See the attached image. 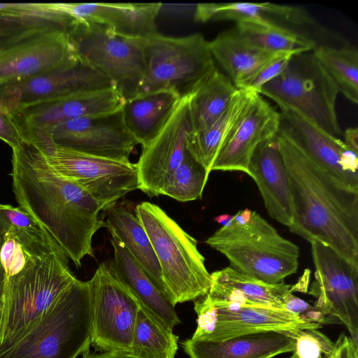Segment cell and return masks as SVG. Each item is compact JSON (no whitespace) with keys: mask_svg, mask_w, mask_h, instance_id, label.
I'll return each instance as SVG.
<instances>
[{"mask_svg":"<svg viewBox=\"0 0 358 358\" xmlns=\"http://www.w3.org/2000/svg\"><path fill=\"white\" fill-rule=\"evenodd\" d=\"M12 187L19 206L52 237L77 267L94 256L92 237L105 222L101 208L83 189L56 171L43 154L22 143L13 150Z\"/></svg>","mask_w":358,"mask_h":358,"instance_id":"1","label":"cell"},{"mask_svg":"<svg viewBox=\"0 0 358 358\" xmlns=\"http://www.w3.org/2000/svg\"><path fill=\"white\" fill-rule=\"evenodd\" d=\"M276 138L289 180V231L358 266V190L338 182L284 136Z\"/></svg>","mask_w":358,"mask_h":358,"instance_id":"2","label":"cell"},{"mask_svg":"<svg viewBox=\"0 0 358 358\" xmlns=\"http://www.w3.org/2000/svg\"><path fill=\"white\" fill-rule=\"evenodd\" d=\"M134 211L157 258L165 299L175 307L205 296L211 277L196 240L156 204L143 201Z\"/></svg>","mask_w":358,"mask_h":358,"instance_id":"3","label":"cell"},{"mask_svg":"<svg viewBox=\"0 0 358 358\" xmlns=\"http://www.w3.org/2000/svg\"><path fill=\"white\" fill-rule=\"evenodd\" d=\"M76 280L62 250L33 257L17 273L6 277L0 348L45 315Z\"/></svg>","mask_w":358,"mask_h":358,"instance_id":"4","label":"cell"},{"mask_svg":"<svg viewBox=\"0 0 358 358\" xmlns=\"http://www.w3.org/2000/svg\"><path fill=\"white\" fill-rule=\"evenodd\" d=\"M89 281L77 279L22 336L0 348V358H76L91 345Z\"/></svg>","mask_w":358,"mask_h":358,"instance_id":"5","label":"cell"},{"mask_svg":"<svg viewBox=\"0 0 358 358\" xmlns=\"http://www.w3.org/2000/svg\"><path fill=\"white\" fill-rule=\"evenodd\" d=\"M206 243L224 255L231 268L266 283L282 282L298 269L299 247L256 211L245 222L232 218Z\"/></svg>","mask_w":358,"mask_h":358,"instance_id":"6","label":"cell"},{"mask_svg":"<svg viewBox=\"0 0 358 358\" xmlns=\"http://www.w3.org/2000/svg\"><path fill=\"white\" fill-rule=\"evenodd\" d=\"M142 47L144 71L134 96L159 91L189 96L216 68L208 41L199 33L184 37L157 34L143 39Z\"/></svg>","mask_w":358,"mask_h":358,"instance_id":"7","label":"cell"},{"mask_svg":"<svg viewBox=\"0 0 358 358\" xmlns=\"http://www.w3.org/2000/svg\"><path fill=\"white\" fill-rule=\"evenodd\" d=\"M338 93L313 50L294 55L286 69L259 92L280 110H294L335 137L341 134L336 108Z\"/></svg>","mask_w":358,"mask_h":358,"instance_id":"8","label":"cell"},{"mask_svg":"<svg viewBox=\"0 0 358 358\" xmlns=\"http://www.w3.org/2000/svg\"><path fill=\"white\" fill-rule=\"evenodd\" d=\"M68 34L78 60L104 74L126 99L134 96L144 71L143 39L121 36L103 25L82 22Z\"/></svg>","mask_w":358,"mask_h":358,"instance_id":"9","label":"cell"},{"mask_svg":"<svg viewBox=\"0 0 358 358\" xmlns=\"http://www.w3.org/2000/svg\"><path fill=\"white\" fill-rule=\"evenodd\" d=\"M91 296V345L99 352L130 354L141 302L127 285L101 264L88 280Z\"/></svg>","mask_w":358,"mask_h":358,"instance_id":"10","label":"cell"},{"mask_svg":"<svg viewBox=\"0 0 358 358\" xmlns=\"http://www.w3.org/2000/svg\"><path fill=\"white\" fill-rule=\"evenodd\" d=\"M40 151L56 171L87 192L102 210L139 189L136 164L129 160L90 155L55 143Z\"/></svg>","mask_w":358,"mask_h":358,"instance_id":"11","label":"cell"},{"mask_svg":"<svg viewBox=\"0 0 358 358\" xmlns=\"http://www.w3.org/2000/svg\"><path fill=\"white\" fill-rule=\"evenodd\" d=\"M126 99L115 87L84 92L21 108L11 114L23 143L43 150L54 143L52 131L59 124L115 113Z\"/></svg>","mask_w":358,"mask_h":358,"instance_id":"12","label":"cell"},{"mask_svg":"<svg viewBox=\"0 0 358 358\" xmlns=\"http://www.w3.org/2000/svg\"><path fill=\"white\" fill-rule=\"evenodd\" d=\"M194 310L197 327L193 340L216 341L262 332L322 327L284 308L227 304L206 295L194 302Z\"/></svg>","mask_w":358,"mask_h":358,"instance_id":"13","label":"cell"},{"mask_svg":"<svg viewBox=\"0 0 358 358\" xmlns=\"http://www.w3.org/2000/svg\"><path fill=\"white\" fill-rule=\"evenodd\" d=\"M77 59L66 29L52 25L28 27L0 38V85Z\"/></svg>","mask_w":358,"mask_h":358,"instance_id":"14","label":"cell"},{"mask_svg":"<svg viewBox=\"0 0 358 358\" xmlns=\"http://www.w3.org/2000/svg\"><path fill=\"white\" fill-rule=\"evenodd\" d=\"M310 245L315 271L309 294L317 298L314 306L333 324H344L358 343V266L319 241Z\"/></svg>","mask_w":358,"mask_h":358,"instance_id":"15","label":"cell"},{"mask_svg":"<svg viewBox=\"0 0 358 358\" xmlns=\"http://www.w3.org/2000/svg\"><path fill=\"white\" fill-rule=\"evenodd\" d=\"M115 87L104 74L77 59L30 78L0 85V105L10 115L31 104Z\"/></svg>","mask_w":358,"mask_h":358,"instance_id":"16","label":"cell"},{"mask_svg":"<svg viewBox=\"0 0 358 358\" xmlns=\"http://www.w3.org/2000/svg\"><path fill=\"white\" fill-rule=\"evenodd\" d=\"M278 134L342 185L358 190L357 152L292 110H280Z\"/></svg>","mask_w":358,"mask_h":358,"instance_id":"17","label":"cell"},{"mask_svg":"<svg viewBox=\"0 0 358 358\" xmlns=\"http://www.w3.org/2000/svg\"><path fill=\"white\" fill-rule=\"evenodd\" d=\"M55 144L85 154L129 161L138 144L127 127L122 108L115 113L71 120L52 131Z\"/></svg>","mask_w":358,"mask_h":358,"instance_id":"18","label":"cell"},{"mask_svg":"<svg viewBox=\"0 0 358 358\" xmlns=\"http://www.w3.org/2000/svg\"><path fill=\"white\" fill-rule=\"evenodd\" d=\"M192 130L189 96L180 99L169 120L145 147L136 163L139 189L149 196L160 195L182 161L186 137Z\"/></svg>","mask_w":358,"mask_h":358,"instance_id":"19","label":"cell"},{"mask_svg":"<svg viewBox=\"0 0 358 358\" xmlns=\"http://www.w3.org/2000/svg\"><path fill=\"white\" fill-rule=\"evenodd\" d=\"M280 119V112L261 94L252 92L247 106L220 145L211 171L248 174L254 151L261 143L277 135Z\"/></svg>","mask_w":358,"mask_h":358,"instance_id":"20","label":"cell"},{"mask_svg":"<svg viewBox=\"0 0 358 358\" xmlns=\"http://www.w3.org/2000/svg\"><path fill=\"white\" fill-rule=\"evenodd\" d=\"M59 8L78 21L106 27L117 35L145 39L157 34L155 20L161 3H60Z\"/></svg>","mask_w":358,"mask_h":358,"instance_id":"21","label":"cell"},{"mask_svg":"<svg viewBox=\"0 0 358 358\" xmlns=\"http://www.w3.org/2000/svg\"><path fill=\"white\" fill-rule=\"evenodd\" d=\"M248 175L257 184L269 216L289 227L292 218L289 180L276 136L255 149Z\"/></svg>","mask_w":358,"mask_h":358,"instance_id":"22","label":"cell"},{"mask_svg":"<svg viewBox=\"0 0 358 358\" xmlns=\"http://www.w3.org/2000/svg\"><path fill=\"white\" fill-rule=\"evenodd\" d=\"M210 277V287L206 296L227 304L284 308L285 294L296 291L294 285L284 282L266 283L231 266L212 273Z\"/></svg>","mask_w":358,"mask_h":358,"instance_id":"23","label":"cell"},{"mask_svg":"<svg viewBox=\"0 0 358 358\" xmlns=\"http://www.w3.org/2000/svg\"><path fill=\"white\" fill-rule=\"evenodd\" d=\"M294 340L283 332L267 331L221 341L189 338L182 347L189 358H273L293 352Z\"/></svg>","mask_w":358,"mask_h":358,"instance_id":"24","label":"cell"},{"mask_svg":"<svg viewBox=\"0 0 358 358\" xmlns=\"http://www.w3.org/2000/svg\"><path fill=\"white\" fill-rule=\"evenodd\" d=\"M111 235L113 261L109 265L114 275L125 285L138 301L163 324L171 329L180 323L174 309L155 285L137 260L128 251L113 229Z\"/></svg>","mask_w":358,"mask_h":358,"instance_id":"25","label":"cell"},{"mask_svg":"<svg viewBox=\"0 0 358 358\" xmlns=\"http://www.w3.org/2000/svg\"><path fill=\"white\" fill-rule=\"evenodd\" d=\"M196 21L234 20L236 22L254 21L285 27L314 25L315 20L301 7L269 2H232L201 3L196 6Z\"/></svg>","mask_w":358,"mask_h":358,"instance_id":"26","label":"cell"},{"mask_svg":"<svg viewBox=\"0 0 358 358\" xmlns=\"http://www.w3.org/2000/svg\"><path fill=\"white\" fill-rule=\"evenodd\" d=\"M180 99L174 92L159 91L126 99L122 108L124 121L142 148L162 129Z\"/></svg>","mask_w":358,"mask_h":358,"instance_id":"27","label":"cell"},{"mask_svg":"<svg viewBox=\"0 0 358 358\" xmlns=\"http://www.w3.org/2000/svg\"><path fill=\"white\" fill-rule=\"evenodd\" d=\"M105 227L114 230L128 251L164 295L159 264L150 238L136 216L125 201L117 202L106 210Z\"/></svg>","mask_w":358,"mask_h":358,"instance_id":"28","label":"cell"},{"mask_svg":"<svg viewBox=\"0 0 358 358\" xmlns=\"http://www.w3.org/2000/svg\"><path fill=\"white\" fill-rule=\"evenodd\" d=\"M238 89L217 68L206 76L189 95L192 131L203 129L227 110Z\"/></svg>","mask_w":358,"mask_h":358,"instance_id":"29","label":"cell"},{"mask_svg":"<svg viewBox=\"0 0 358 358\" xmlns=\"http://www.w3.org/2000/svg\"><path fill=\"white\" fill-rule=\"evenodd\" d=\"M252 92L238 90L224 113L211 125L190 131L185 148L189 155L210 173L218 150L247 106Z\"/></svg>","mask_w":358,"mask_h":358,"instance_id":"30","label":"cell"},{"mask_svg":"<svg viewBox=\"0 0 358 358\" xmlns=\"http://www.w3.org/2000/svg\"><path fill=\"white\" fill-rule=\"evenodd\" d=\"M208 46L213 59L217 61L235 86L262 64L285 53L268 52L250 48L244 45L231 29L219 34L208 41Z\"/></svg>","mask_w":358,"mask_h":358,"instance_id":"31","label":"cell"},{"mask_svg":"<svg viewBox=\"0 0 358 358\" xmlns=\"http://www.w3.org/2000/svg\"><path fill=\"white\" fill-rule=\"evenodd\" d=\"M231 30L246 46L264 52L299 53L317 46L313 39L286 27L248 21L236 22Z\"/></svg>","mask_w":358,"mask_h":358,"instance_id":"32","label":"cell"},{"mask_svg":"<svg viewBox=\"0 0 358 358\" xmlns=\"http://www.w3.org/2000/svg\"><path fill=\"white\" fill-rule=\"evenodd\" d=\"M178 336L141 303L133 331L130 355L140 358H174Z\"/></svg>","mask_w":358,"mask_h":358,"instance_id":"33","label":"cell"},{"mask_svg":"<svg viewBox=\"0 0 358 358\" xmlns=\"http://www.w3.org/2000/svg\"><path fill=\"white\" fill-rule=\"evenodd\" d=\"M0 227L11 234L34 256L62 250L45 228L20 206L0 204Z\"/></svg>","mask_w":358,"mask_h":358,"instance_id":"34","label":"cell"},{"mask_svg":"<svg viewBox=\"0 0 358 358\" xmlns=\"http://www.w3.org/2000/svg\"><path fill=\"white\" fill-rule=\"evenodd\" d=\"M313 52L334 83L339 93L358 103V51L352 46L319 45Z\"/></svg>","mask_w":358,"mask_h":358,"instance_id":"35","label":"cell"},{"mask_svg":"<svg viewBox=\"0 0 358 358\" xmlns=\"http://www.w3.org/2000/svg\"><path fill=\"white\" fill-rule=\"evenodd\" d=\"M209 174L186 150L182 162L164 186L160 195L181 202L199 199Z\"/></svg>","mask_w":358,"mask_h":358,"instance_id":"36","label":"cell"},{"mask_svg":"<svg viewBox=\"0 0 358 358\" xmlns=\"http://www.w3.org/2000/svg\"><path fill=\"white\" fill-rule=\"evenodd\" d=\"M0 15L41 25L62 27L68 32L79 22L55 3H0Z\"/></svg>","mask_w":358,"mask_h":358,"instance_id":"37","label":"cell"},{"mask_svg":"<svg viewBox=\"0 0 358 358\" xmlns=\"http://www.w3.org/2000/svg\"><path fill=\"white\" fill-rule=\"evenodd\" d=\"M318 329L285 331L295 342L293 352L299 358H327L334 348L333 343Z\"/></svg>","mask_w":358,"mask_h":358,"instance_id":"38","label":"cell"},{"mask_svg":"<svg viewBox=\"0 0 358 358\" xmlns=\"http://www.w3.org/2000/svg\"><path fill=\"white\" fill-rule=\"evenodd\" d=\"M295 54L297 53L285 52L268 60L250 76L238 83L236 87L259 94L263 85L275 78L286 69L292 57Z\"/></svg>","mask_w":358,"mask_h":358,"instance_id":"39","label":"cell"},{"mask_svg":"<svg viewBox=\"0 0 358 358\" xmlns=\"http://www.w3.org/2000/svg\"><path fill=\"white\" fill-rule=\"evenodd\" d=\"M284 308L294 313L305 322L317 323L321 325L333 324L318 308L311 306L303 299L296 296L292 292L285 294L282 299Z\"/></svg>","mask_w":358,"mask_h":358,"instance_id":"40","label":"cell"},{"mask_svg":"<svg viewBox=\"0 0 358 358\" xmlns=\"http://www.w3.org/2000/svg\"><path fill=\"white\" fill-rule=\"evenodd\" d=\"M0 140L8 144L12 150L18 148L22 143L18 129L10 115L1 105Z\"/></svg>","mask_w":358,"mask_h":358,"instance_id":"41","label":"cell"},{"mask_svg":"<svg viewBox=\"0 0 358 358\" xmlns=\"http://www.w3.org/2000/svg\"><path fill=\"white\" fill-rule=\"evenodd\" d=\"M327 358H358V343L342 333L334 343L333 351Z\"/></svg>","mask_w":358,"mask_h":358,"instance_id":"42","label":"cell"},{"mask_svg":"<svg viewBox=\"0 0 358 358\" xmlns=\"http://www.w3.org/2000/svg\"><path fill=\"white\" fill-rule=\"evenodd\" d=\"M47 26L15 19L0 15V38L8 36L26 28Z\"/></svg>","mask_w":358,"mask_h":358,"instance_id":"43","label":"cell"},{"mask_svg":"<svg viewBox=\"0 0 358 358\" xmlns=\"http://www.w3.org/2000/svg\"><path fill=\"white\" fill-rule=\"evenodd\" d=\"M344 143L352 150L358 153V128L349 127L343 133Z\"/></svg>","mask_w":358,"mask_h":358,"instance_id":"44","label":"cell"},{"mask_svg":"<svg viewBox=\"0 0 358 358\" xmlns=\"http://www.w3.org/2000/svg\"><path fill=\"white\" fill-rule=\"evenodd\" d=\"M83 358H140L122 352L91 353L89 350L83 353Z\"/></svg>","mask_w":358,"mask_h":358,"instance_id":"45","label":"cell"},{"mask_svg":"<svg viewBox=\"0 0 358 358\" xmlns=\"http://www.w3.org/2000/svg\"><path fill=\"white\" fill-rule=\"evenodd\" d=\"M4 231L0 227V250L2 244ZM6 276L0 259V305L2 306Z\"/></svg>","mask_w":358,"mask_h":358,"instance_id":"46","label":"cell"},{"mask_svg":"<svg viewBox=\"0 0 358 358\" xmlns=\"http://www.w3.org/2000/svg\"><path fill=\"white\" fill-rule=\"evenodd\" d=\"M233 215L229 214H223L218 215L214 218V220L223 226L227 224L230 222L232 219Z\"/></svg>","mask_w":358,"mask_h":358,"instance_id":"47","label":"cell"},{"mask_svg":"<svg viewBox=\"0 0 358 358\" xmlns=\"http://www.w3.org/2000/svg\"><path fill=\"white\" fill-rule=\"evenodd\" d=\"M1 321H2V306L0 305V345H1Z\"/></svg>","mask_w":358,"mask_h":358,"instance_id":"48","label":"cell"},{"mask_svg":"<svg viewBox=\"0 0 358 358\" xmlns=\"http://www.w3.org/2000/svg\"><path fill=\"white\" fill-rule=\"evenodd\" d=\"M289 358H299V357L296 355V354H294L293 352L292 355L290 357H289Z\"/></svg>","mask_w":358,"mask_h":358,"instance_id":"49","label":"cell"}]
</instances>
